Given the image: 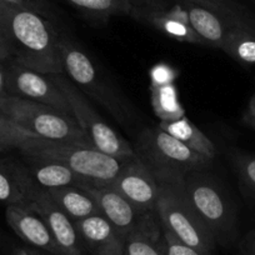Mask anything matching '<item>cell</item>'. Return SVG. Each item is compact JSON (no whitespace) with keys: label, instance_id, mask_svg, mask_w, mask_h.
Instances as JSON below:
<instances>
[{"label":"cell","instance_id":"6da1fadb","mask_svg":"<svg viewBox=\"0 0 255 255\" xmlns=\"http://www.w3.org/2000/svg\"><path fill=\"white\" fill-rule=\"evenodd\" d=\"M60 34L51 19L0 3V61H15L43 74H63Z\"/></svg>","mask_w":255,"mask_h":255},{"label":"cell","instance_id":"7a4b0ae2","mask_svg":"<svg viewBox=\"0 0 255 255\" xmlns=\"http://www.w3.org/2000/svg\"><path fill=\"white\" fill-rule=\"evenodd\" d=\"M176 175L186 200L217 245L232 244L238 234V217L227 191L203 169Z\"/></svg>","mask_w":255,"mask_h":255},{"label":"cell","instance_id":"3957f363","mask_svg":"<svg viewBox=\"0 0 255 255\" xmlns=\"http://www.w3.org/2000/svg\"><path fill=\"white\" fill-rule=\"evenodd\" d=\"M64 73L84 95H89L110 113L120 124H130L134 113L129 103L112 84L94 59L75 41L61 35L59 38Z\"/></svg>","mask_w":255,"mask_h":255},{"label":"cell","instance_id":"277c9868","mask_svg":"<svg viewBox=\"0 0 255 255\" xmlns=\"http://www.w3.org/2000/svg\"><path fill=\"white\" fill-rule=\"evenodd\" d=\"M154 174L160 184L155 212L163 229L200 254H214L217 243L186 200L178 175L168 171H154Z\"/></svg>","mask_w":255,"mask_h":255},{"label":"cell","instance_id":"5b68a950","mask_svg":"<svg viewBox=\"0 0 255 255\" xmlns=\"http://www.w3.org/2000/svg\"><path fill=\"white\" fill-rule=\"evenodd\" d=\"M0 113L46 140L94 148L74 118L63 114L49 105L6 93L0 97Z\"/></svg>","mask_w":255,"mask_h":255},{"label":"cell","instance_id":"8992f818","mask_svg":"<svg viewBox=\"0 0 255 255\" xmlns=\"http://www.w3.org/2000/svg\"><path fill=\"white\" fill-rule=\"evenodd\" d=\"M49 75L67 97L72 108L73 118L95 149L123 160L135 158V149L102 119L85 95L73 84L69 78L63 74Z\"/></svg>","mask_w":255,"mask_h":255},{"label":"cell","instance_id":"52a82bcc","mask_svg":"<svg viewBox=\"0 0 255 255\" xmlns=\"http://www.w3.org/2000/svg\"><path fill=\"white\" fill-rule=\"evenodd\" d=\"M135 153L153 171L185 174L212 163L159 127L146 128L139 134Z\"/></svg>","mask_w":255,"mask_h":255},{"label":"cell","instance_id":"ba28073f","mask_svg":"<svg viewBox=\"0 0 255 255\" xmlns=\"http://www.w3.org/2000/svg\"><path fill=\"white\" fill-rule=\"evenodd\" d=\"M20 153L60 161L69 166L77 175L88 181L90 185L110 184L127 163V160L115 158L95 148H85V146L64 143H54L39 150L20 151Z\"/></svg>","mask_w":255,"mask_h":255},{"label":"cell","instance_id":"9c48e42d","mask_svg":"<svg viewBox=\"0 0 255 255\" xmlns=\"http://www.w3.org/2000/svg\"><path fill=\"white\" fill-rule=\"evenodd\" d=\"M4 65L8 94L49 105L63 114L73 117L67 97L51 80L50 75L39 73L15 61L4 63Z\"/></svg>","mask_w":255,"mask_h":255},{"label":"cell","instance_id":"30bf717a","mask_svg":"<svg viewBox=\"0 0 255 255\" xmlns=\"http://www.w3.org/2000/svg\"><path fill=\"white\" fill-rule=\"evenodd\" d=\"M109 185L141 213L155 212L160 190L159 179L138 155L127 160Z\"/></svg>","mask_w":255,"mask_h":255},{"label":"cell","instance_id":"8fae6325","mask_svg":"<svg viewBox=\"0 0 255 255\" xmlns=\"http://www.w3.org/2000/svg\"><path fill=\"white\" fill-rule=\"evenodd\" d=\"M28 207L40 214L46 223L61 255H85L87 249L83 244L75 222L59 209L46 190L40 189Z\"/></svg>","mask_w":255,"mask_h":255},{"label":"cell","instance_id":"7c38bea8","mask_svg":"<svg viewBox=\"0 0 255 255\" xmlns=\"http://www.w3.org/2000/svg\"><path fill=\"white\" fill-rule=\"evenodd\" d=\"M130 16L180 43L204 45L189 24L184 4H176L171 8H166L164 4L156 6L135 5Z\"/></svg>","mask_w":255,"mask_h":255},{"label":"cell","instance_id":"4fadbf2b","mask_svg":"<svg viewBox=\"0 0 255 255\" xmlns=\"http://www.w3.org/2000/svg\"><path fill=\"white\" fill-rule=\"evenodd\" d=\"M189 24L203 40L204 45L223 50L233 25L247 14L245 9L235 13H222L197 4L184 1Z\"/></svg>","mask_w":255,"mask_h":255},{"label":"cell","instance_id":"5bb4252c","mask_svg":"<svg viewBox=\"0 0 255 255\" xmlns=\"http://www.w3.org/2000/svg\"><path fill=\"white\" fill-rule=\"evenodd\" d=\"M5 219L13 232L30 248L61 255L48 225L40 214L28 205H6Z\"/></svg>","mask_w":255,"mask_h":255},{"label":"cell","instance_id":"9a60e30c","mask_svg":"<svg viewBox=\"0 0 255 255\" xmlns=\"http://www.w3.org/2000/svg\"><path fill=\"white\" fill-rule=\"evenodd\" d=\"M87 189L97 202L100 215L104 217L124 238L130 234L143 214H145L125 199L109 184L87 185Z\"/></svg>","mask_w":255,"mask_h":255},{"label":"cell","instance_id":"2e32d148","mask_svg":"<svg viewBox=\"0 0 255 255\" xmlns=\"http://www.w3.org/2000/svg\"><path fill=\"white\" fill-rule=\"evenodd\" d=\"M39 190L25 164L11 158H0V203L29 205Z\"/></svg>","mask_w":255,"mask_h":255},{"label":"cell","instance_id":"e0dca14e","mask_svg":"<svg viewBox=\"0 0 255 255\" xmlns=\"http://www.w3.org/2000/svg\"><path fill=\"white\" fill-rule=\"evenodd\" d=\"M85 249L92 255H123L125 238L100 214L75 223Z\"/></svg>","mask_w":255,"mask_h":255},{"label":"cell","instance_id":"ac0fdd59","mask_svg":"<svg viewBox=\"0 0 255 255\" xmlns=\"http://www.w3.org/2000/svg\"><path fill=\"white\" fill-rule=\"evenodd\" d=\"M21 156L34 183L44 190L61 186L90 185L88 181L77 175L69 166L60 161L38 158L24 153H21Z\"/></svg>","mask_w":255,"mask_h":255},{"label":"cell","instance_id":"d6986e66","mask_svg":"<svg viewBox=\"0 0 255 255\" xmlns=\"http://www.w3.org/2000/svg\"><path fill=\"white\" fill-rule=\"evenodd\" d=\"M123 255H164L163 227L156 212L143 214L135 228L125 238Z\"/></svg>","mask_w":255,"mask_h":255},{"label":"cell","instance_id":"ffe728a7","mask_svg":"<svg viewBox=\"0 0 255 255\" xmlns=\"http://www.w3.org/2000/svg\"><path fill=\"white\" fill-rule=\"evenodd\" d=\"M46 193L54 203L64 212L73 222H79L85 218L100 214L97 202L87 185L61 186V188L48 189Z\"/></svg>","mask_w":255,"mask_h":255},{"label":"cell","instance_id":"44dd1931","mask_svg":"<svg viewBox=\"0 0 255 255\" xmlns=\"http://www.w3.org/2000/svg\"><path fill=\"white\" fill-rule=\"evenodd\" d=\"M223 51L242 65H255V19L253 16L247 13L233 25Z\"/></svg>","mask_w":255,"mask_h":255},{"label":"cell","instance_id":"7402d4cb","mask_svg":"<svg viewBox=\"0 0 255 255\" xmlns=\"http://www.w3.org/2000/svg\"><path fill=\"white\" fill-rule=\"evenodd\" d=\"M164 131L173 135L189 149L199 154L203 158L213 161L217 154L214 143L200 130L199 128L185 117L174 122H160L158 125Z\"/></svg>","mask_w":255,"mask_h":255},{"label":"cell","instance_id":"603a6c76","mask_svg":"<svg viewBox=\"0 0 255 255\" xmlns=\"http://www.w3.org/2000/svg\"><path fill=\"white\" fill-rule=\"evenodd\" d=\"M56 141L46 140L26 130L0 113V151H33L51 145Z\"/></svg>","mask_w":255,"mask_h":255},{"label":"cell","instance_id":"cb8c5ba5","mask_svg":"<svg viewBox=\"0 0 255 255\" xmlns=\"http://www.w3.org/2000/svg\"><path fill=\"white\" fill-rule=\"evenodd\" d=\"M151 107L160 122H174L185 117V109L179 99L175 83L150 87Z\"/></svg>","mask_w":255,"mask_h":255},{"label":"cell","instance_id":"d4e9b609","mask_svg":"<svg viewBox=\"0 0 255 255\" xmlns=\"http://www.w3.org/2000/svg\"><path fill=\"white\" fill-rule=\"evenodd\" d=\"M85 15L95 19H109L110 16L131 15L135 4L131 0H63Z\"/></svg>","mask_w":255,"mask_h":255},{"label":"cell","instance_id":"484cf974","mask_svg":"<svg viewBox=\"0 0 255 255\" xmlns=\"http://www.w3.org/2000/svg\"><path fill=\"white\" fill-rule=\"evenodd\" d=\"M233 163L242 190L247 197L255 200V155L235 154Z\"/></svg>","mask_w":255,"mask_h":255},{"label":"cell","instance_id":"4316f807","mask_svg":"<svg viewBox=\"0 0 255 255\" xmlns=\"http://www.w3.org/2000/svg\"><path fill=\"white\" fill-rule=\"evenodd\" d=\"M179 72L168 63L155 64L149 72L150 85L149 87H160V85L175 83Z\"/></svg>","mask_w":255,"mask_h":255},{"label":"cell","instance_id":"83f0119b","mask_svg":"<svg viewBox=\"0 0 255 255\" xmlns=\"http://www.w3.org/2000/svg\"><path fill=\"white\" fill-rule=\"evenodd\" d=\"M163 249L164 255H203L198 250L184 244L165 229H163Z\"/></svg>","mask_w":255,"mask_h":255},{"label":"cell","instance_id":"f1b7e54d","mask_svg":"<svg viewBox=\"0 0 255 255\" xmlns=\"http://www.w3.org/2000/svg\"><path fill=\"white\" fill-rule=\"evenodd\" d=\"M0 3L29 9V10L36 11V13L41 14L49 19H51V15H53L51 5L48 0H0Z\"/></svg>","mask_w":255,"mask_h":255},{"label":"cell","instance_id":"f546056e","mask_svg":"<svg viewBox=\"0 0 255 255\" xmlns=\"http://www.w3.org/2000/svg\"><path fill=\"white\" fill-rule=\"evenodd\" d=\"M184 1L197 4V5L212 9V10L222 11V13H235L244 9L234 0H184Z\"/></svg>","mask_w":255,"mask_h":255},{"label":"cell","instance_id":"4dcf8cb0","mask_svg":"<svg viewBox=\"0 0 255 255\" xmlns=\"http://www.w3.org/2000/svg\"><path fill=\"white\" fill-rule=\"evenodd\" d=\"M243 255H255V229L248 233L242 242Z\"/></svg>","mask_w":255,"mask_h":255},{"label":"cell","instance_id":"1f68e13d","mask_svg":"<svg viewBox=\"0 0 255 255\" xmlns=\"http://www.w3.org/2000/svg\"><path fill=\"white\" fill-rule=\"evenodd\" d=\"M243 119H244V122L247 123L250 128L255 125V92L254 94L252 95V98H250L249 104H248Z\"/></svg>","mask_w":255,"mask_h":255},{"label":"cell","instance_id":"d6a6232c","mask_svg":"<svg viewBox=\"0 0 255 255\" xmlns=\"http://www.w3.org/2000/svg\"><path fill=\"white\" fill-rule=\"evenodd\" d=\"M6 94V78H5V65L0 61V97Z\"/></svg>","mask_w":255,"mask_h":255},{"label":"cell","instance_id":"836d02e7","mask_svg":"<svg viewBox=\"0 0 255 255\" xmlns=\"http://www.w3.org/2000/svg\"><path fill=\"white\" fill-rule=\"evenodd\" d=\"M135 5H143V6H156L161 5L163 1L161 0H131Z\"/></svg>","mask_w":255,"mask_h":255},{"label":"cell","instance_id":"e575fe53","mask_svg":"<svg viewBox=\"0 0 255 255\" xmlns=\"http://www.w3.org/2000/svg\"><path fill=\"white\" fill-rule=\"evenodd\" d=\"M11 255H31L28 247H15L11 250Z\"/></svg>","mask_w":255,"mask_h":255},{"label":"cell","instance_id":"d590c367","mask_svg":"<svg viewBox=\"0 0 255 255\" xmlns=\"http://www.w3.org/2000/svg\"><path fill=\"white\" fill-rule=\"evenodd\" d=\"M29 248V252H30L31 255H54V254H50V253L48 252H44V250H39V249H35V248Z\"/></svg>","mask_w":255,"mask_h":255},{"label":"cell","instance_id":"8d00e7d4","mask_svg":"<svg viewBox=\"0 0 255 255\" xmlns=\"http://www.w3.org/2000/svg\"><path fill=\"white\" fill-rule=\"evenodd\" d=\"M252 129L255 131V125H254V127H252Z\"/></svg>","mask_w":255,"mask_h":255}]
</instances>
